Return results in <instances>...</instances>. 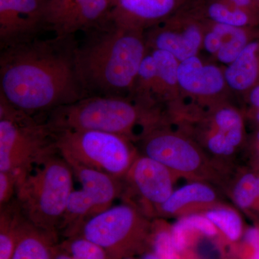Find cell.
<instances>
[{
	"instance_id": "obj_14",
	"label": "cell",
	"mask_w": 259,
	"mask_h": 259,
	"mask_svg": "<svg viewBox=\"0 0 259 259\" xmlns=\"http://www.w3.org/2000/svg\"><path fill=\"white\" fill-rule=\"evenodd\" d=\"M69 164L81 184L83 195L93 206L95 216L111 207L121 192L120 179L77 163Z\"/></svg>"
},
{
	"instance_id": "obj_15",
	"label": "cell",
	"mask_w": 259,
	"mask_h": 259,
	"mask_svg": "<svg viewBox=\"0 0 259 259\" xmlns=\"http://www.w3.org/2000/svg\"><path fill=\"white\" fill-rule=\"evenodd\" d=\"M224 72L227 86L246 94L259 83V36L252 40Z\"/></svg>"
},
{
	"instance_id": "obj_29",
	"label": "cell",
	"mask_w": 259,
	"mask_h": 259,
	"mask_svg": "<svg viewBox=\"0 0 259 259\" xmlns=\"http://www.w3.org/2000/svg\"><path fill=\"white\" fill-rule=\"evenodd\" d=\"M180 221L188 231L193 229L197 230L208 236H213L216 234V228L214 224L204 216L192 214L182 218Z\"/></svg>"
},
{
	"instance_id": "obj_12",
	"label": "cell",
	"mask_w": 259,
	"mask_h": 259,
	"mask_svg": "<svg viewBox=\"0 0 259 259\" xmlns=\"http://www.w3.org/2000/svg\"><path fill=\"white\" fill-rule=\"evenodd\" d=\"M148 202L161 205L171 195L169 169L148 156L135 159L125 176Z\"/></svg>"
},
{
	"instance_id": "obj_42",
	"label": "cell",
	"mask_w": 259,
	"mask_h": 259,
	"mask_svg": "<svg viewBox=\"0 0 259 259\" xmlns=\"http://www.w3.org/2000/svg\"><path fill=\"white\" fill-rule=\"evenodd\" d=\"M123 259H131V258H123Z\"/></svg>"
},
{
	"instance_id": "obj_33",
	"label": "cell",
	"mask_w": 259,
	"mask_h": 259,
	"mask_svg": "<svg viewBox=\"0 0 259 259\" xmlns=\"http://www.w3.org/2000/svg\"><path fill=\"white\" fill-rule=\"evenodd\" d=\"M245 241L253 248V254L251 259H259V229L252 228L245 233Z\"/></svg>"
},
{
	"instance_id": "obj_22",
	"label": "cell",
	"mask_w": 259,
	"mask_h": 259,
	"mask_svg": "<svg viewBox=\"0 0 259 259\" xmlns=\"http://www.w3.org/2000/svg\"><path fill=\"white\" fill-rule=\"evenodd\" d=\"M215 199V194L207 186L199 183L184 186L172 192L164 203L160 205L164 213L173 214L187 204L207 203Z\"/></svg>"
},
{
	"instance_id": "obj_32",
	"label": "cell",
	"mask_w": 259,
	"mask_h": 259,
	"mask_svg": "<svg viewBox=\"0 0 259 259\" xmlns=\"http://www.w3.org/2000/svg\"><path fill=\"white\" fill-rule=\"evenodd\" d=\"M184 225L180 221H177L171 230V237L172 243L177 251H182L187 245V233Z\"/></svg>"
},
{
	"instance_id": "obj_3",
	"label": "cell",
	"mask_w": 259,
	"mask_h": 259,
	"mask_svg": "<svg viewBox=\"0 0 259 259\" xmlns=\"http://www.w3.org/2000/svg\"><path fill=\"white\" fill-rule=\"evenodd\" d=\"M153 108L129 97L91 96L49 112L46 124L53 133L96 131L120 135L130 139L139 122L145 129L156 123Z\"/></svg>"
},
{
	"instance_id": "obj_19",
	"label": "cell",
	"mask_w": 259,
	"mask_h": 259,
	"mask_svg": "<svg viewBox=\"0 0 259 259\" xmlns=\"http://www.w3.org/2000/svg\"><path fill=\"white\" fill-rule=\"evenodd\" d=\"M150 53L156 63L158 100H169L180 90L177 74L180 62L166 51L150 49Z\"/></svg>"
},
{
	"instance_id": "obj_4",
	"label": "cell",
	"mask_w": 259,
	"mask_h": 259,
	"mask_svg": "<svg viewBox=\"0 0 259 259\" xmlns=\"http://www.w3.org/2000/svg\"><path fill=\"white\" fill-rule=\"evenodd\" d=\"M74 172L59 153L37 165L17 185L15 200L28 221L57 232L74 187Z\"/></svg>"
},
{
	"instance_id": "obj_39",
	"label": "cell",
	"mask_w": 259,
	"mask_h": 259,
	"mask_svg": "<svg viewBox=\"0 0 259 259\" xmlns=\"http://www.w3.org/2000/svg\"><path fill=\"white\" fill-rule=\"evenodd\" d=\"M257 140H258L259 143V132L258 133V134H257Z\"/></svg>"
},
{
	"instance_id": "obj_36",
	"label": "cell",
	"mask_w": 259,
	"mask_h": 259,
	"mask_svg": "<svg viewBox=\"0 0 259 259\" xmlns=\"http://www.w3.org/2000/svg\"><path fill=\"white\" fill-rule=\"evenodd\" d=\"M54 259H75L69 252L63 249L60 245H56L54 250Z\"/></svg>"
},
{
	"instance_id": "obj_10",
	"label": "cell",
	"mask_w": 259,
	"mask_h": 259,
	"mask_svg": "<svg viewBox=\"0 0 259 259\" xmlns=\"http://www.w3.org/2000/svg\"><path fill=\"white\" fill-rule=\"evenodd\" d=\"M204 32L196 23H185L177 26L166 23L163 26L151 27L144 35L148 49L166 51L181 62L197 56L202 47Z\"/></svg>"
},
{
	"instance_id": "obj_35",
	"label": "cell",
	"mask_w": 259,
	"mask_h": 259,
	"mask_svg": "<svg viewBox=\"0 0 259 259\" xmlns=\"http://www.w3.org/2000/svg\"><path fill=\"white\" fill-rule=\"evenodd\" d=\"M246 98L248 103L253 110L259 108V83L250 89L246 94Z\"/></svg>"
},
{
	"instance_id": "obj_26",
	"label": "cell",
	"mask_w": 259,
	"mask_h": 259,
	"mask_svg": "<svg viewBox=\"0 0 259 259\" xmlns=\"http://www.w3.org/2000/svg\"><path fill=\"white\" fill-rule=\"evenodd\" d=\"M83 0H48L45 11V28L56 30L59 28L65 19Z\"/></svg>"
},
{
	"instance_id": "obj_20",
	"label": "cell",
	"mask_w": 259,
	"mask_h": 259,
	"mask_svg": "<svg viewBox=\"0 0 259 259\" xmlns=\"http://www.w3.org/2000/svg\"><path fill=\"white\" fill-rule=\"evenodd\" d=\"M222 31V45L215 54L218 62L228 66L239 56L252 40L259 36V30L219 24Z\"/></svg>"
},
{
	"instance_id": "obj_37",
	"label": "cell",
	"mask_w": 259,
	"mask_h": 259,
	"mask_svg": "<svg viewBox=\"0 0 259 259\" xmlns=\"http://www.w3.org/2000/svg\"><path fill=\"white\" fill-rule=\"evenodd\" d=\"M253 112H254L255 120H256L257 122L259 124V108L254 109Z\"/></svg>"
},
{
	"instance_id": "obj_13",
	"label": "cell",
	"mask_w": 259,
	"mask_h": 259,
	"mask_svg": "<svg viewBox=\"0 0 259 259\" xmlns=\"http://www.w3.org/2000/svg\"><path fill=\"white\" fill-rule=\"evenodd\" d=\"M177 77L180 90L195 97H216L227 86L222 70L216 65L204 64L198 56L181 61Z\"/></svg>"
},
{
	"instance_id": "obj_41",
	"label": "cell",
	"mask_w": 259,
	"mask_h": 259,
	"mask_svg": "<svg viewBox=\"0 0 259 259\" xmlns=\"http://www.w3.org/2000/svg\"><path fill=\"white\" fill-rule=\"evenodd\" d=\"M255 1L258 2V3H259V0H255Z\"/></svg>"
},
{
	"instance_id": "obj_23",
	"label": "cell",
	"mask_w": 259,
	"mask_h": 259,
	"mask_svg": "<svg viewBox=\"0 0 259 259\" xmlns=\"http://www.w3.org/2000/svg\"><path fill=\"white\" fill-rule=\"evenodd\" d=\"M214 120L219 132L222 133L236 147L243 139V121L239 112L231 107H223L214 115Z\"/></svg>"
},
{
	"instance_id": "obj_2",
	"label": "cell",
	"mask_w": 259,
	"mask_h": 259,
	"mask_svg": "<svg viewBox=\"0 0 259 259\" xmlns=\"http://www.w3.org/2000/svg\"><path fill=\"white\" fill-rule=\"evenodd\" d=\"M87 32L84 40L78 42L76 61L88 97L130 95L147 54L144 31L107 20Z\"/></svg>"
},
{
	"instance_id": "obj_40",
	"label": "cell",
	"mask_w": 259,
	"mask_h": 259,
	"mask_svg": "<svg viewBox=\"0 0 259 259\" xmlns=\"http://www.w3.org/2000/svg\"><path fill=\"white\" fill-rule=\"evenodd\" d=\"M258 195H259V179H258Z\"/></svg>"
},
{
	"instance_id": "obj_11",
	"label": "cell",
	"mask_w": 259,
	"mask_h": 259,
	"mask_svg": "<svg viewBox=\"0 0 259 259\" xmlns=\"http://www.w3.org/2000/svg\"><path fill=\"white\" fill-rule=\"evenodd\" d=\"M177 0H117L108 20L121 28L144 31L171 14Z\"/></svg>"
},
{
	"instance_id": "obj_38",
	"label": "cell",
	"mask_w": 259,
	"mask_h": 259,
	"mask_svg": "<svg viewBox=\"0 0 259 259\" xmlns=\"http://www.w3.org/2000/svg\"><path fill=\"white\" fill-rule=\"evenodd\" d=\"M144 259H158L155 254H147L144 257Z\"/></svg>"
},
{
	"instance_id": "obj_21",
	"label": "cell",
	"mask_w": 259,
	"mask_h": 259,
	"mask_svg": "<svg viewBox=\"0 0 259 259\" xmlns=\"http://www.w3.org/2000/svg\"><path fill=\"white\" fill-rule=\"evenodd\" d=\"M207 15L213 23L236 28H254L259 24V14L219 2L209 5Z\"/></svg>"
},
{
	"instance_id": "obj_9",
	"label": "cell",
	"mask_w": 259,
	"mask_h": 259,
	"mask_svg": "<svg viewBox=\"0 0 259 259\" xmlns=\"http://www.w3.org/2000/svg\"><path fill=\"white\" fill-rule=\"evenodd\" d=\"M154 126L144 133L145 156L175 171L192 172L198 168L200 155L193 145L176 135L155 129Z\"/></svg>"
},
{
	"instance_id": "obj_8",
	"label": "cell",
	"mask_w": 259,
	"mask_h": 259,
	"mask_svg": "<svg viewBox=\"0 0 259 259\" xmlns=\"http://www.w3.org/2000/svg\"><path fill=\"white\" fill-rule=\"evenodd\" d=\"M48 0H0L1 49L37 37L45 28Z\"/></svg>"
},
{
	"instance_id": "obj_30",
	"label": "cell",
	"mask_w": 259,
	"mask_h": 259,
	"mask_svg": "<svg viewBox=\"0 0 259 259\" xmlns=\"http://www.w3.org/2000/svg\"><path fill=\"white\" fill-rule=\"evenodd\" d=\"M16 190V178L8 172L0 171V207H4L15 198Z\"/></svg>"
},
{
	"instance_id": "obj_17",
	"label": "cell",
	"mask_w": 259,
	"mask_h": 259,
	"mask_svg": "<svg viewBox=\"0 0 259 259\" xmlns=\"http://www.w3.org/2000/svg\"><path fill=\"white\" fill-rule=\"evenodd\" d=\"M56 233L33 226L28 220L12 259H54Z\"/></svg>"
},
{
	"instance_id": "obj_34",
	"label": "cell",
	"mask_w": 259,
	"mask_h": 259,
	"mask_svg": "<svg viewBox=\"0 0 259 259\" xmlns=\"http://www.w3.org/2000/svg\"><path fill=\"white\" fill-rule=\"evenodd\" d=\"M232 5L259 14V3L255 0H229Z\"/></svg>"
},
{
	"instance_id": "obj_7",
	"label": "cell",
	"mask_w": 259,
	"mask_h": 259,
	"mask_svg": "<svg viewBox=\"0 0 259 259\" xmlns=\"http://www.w3.org/2000/svg\"><path fill=\"white\" fill-rule=\"evenodd\" d=\"M146 228V221L137 210L122 204L90 218L75 236L84 237L100 245L110 259H123L141 239Z\"/></svg>"
},
{
	"instance_id": "obj_1",
	"label": "cell",
	"mask_w": 259,
	"mask_h": 259,
	"mask_svg": "<svg viewBox=\"0 0 259 259\" xmlns=\"http://www.w3.org/2000/svg\"><path fill=\"white\" fill-rule=\"evenodd\" d=\"M74 35L38 37L2 49L0 95L28 115L88 97L78 73Z\"/></svg>"
},
{
	"instance_id": "obj_16",
	"label": "cell",
	"mask_w": 259,
	"mask_h": 259,
	"mask_svg": "<svg viewBox=\"0 0 259 259\" xmlns=\"http://www.w3.org/2000/svg\"><path fill=\"white\" fill-rule=\"evenodd\" d=\"M112 8L110 0H83L56 30V35H74L79 30L88 32L108 20Z\"/></svg>"
},
{
	"instance_id": "obj_5",
	"label": "cell",
	"mask_w": 259,
	"mask_h": 259,
	"mask_svg": "<svg viewBox=\"0 0 259 259\" xmlns=\"http://www.w3.org/2000/svg\"><path fill=\"white\" fill-rule=\"evenodd\" d=\"M56 153L55 137L46 122L18 110L0 95V171L12 174L18 185Z\"/></svg>"
},
{
	"instance_id": "obj_18",
	"label": "cell",
	"mask_w": 259,
	"mask_h": 259,
	"mask_svg": "<svg viewBox=\"0 0 259 259\" xmlns=\"http://www.w3.org/2000/svg\"><path fill=\"white\" fill-rule=\"evenodd\" d=\"M27 219L16 200L1 207L0 259H12Z\"/></svg>"
},
{
	"instance_id": "obj_27",
	"label": "cell",
	"mask_w": 259,
	"mask_h": 259,
	"mask_svg": "<svg viewBox=\"0 0 259 259\" xmlns=\"http://www.w3.org/2000/svg\"><path fill=\"white\" fill-rule=\"evenodd\" d=\"M258 195V179L251 174L242 177L235 187V202L241 208L249 207Z\"/></svg>"
},
{
	"instance_id": "obj_25",
	"label": "cell",
	"mask_w": 259,
	"mask_h": 259,
	"mask_svg": "<svg viewBox=\"0 0 259 259\" xmlns=\"http://www.w3.org/2000/svg\"><path fill=\"white\" fill-rule=\"evenodd\" d=\"M206 217L231 241H236L241 236V220L235 211L226 208L212 209L206 213Z\"/></svg>"
},
{
	"instance_id": "obj_24",
	"label": "cell",
	"mask_w": 259,
	"mask_h": 259,
	"mask_svg": "<svg viewBox=\"0 0 259 259\" xmlns=\"http://www.w3.org/2000/svg\"><path fill=\"white\" fill-rule=\"evenodd\" d=\"M60 246L75 259H110L100 245L79 235L70 237Z\"/></svg>"
},
{
	"instance_id": "obj_28",
	"label": "cell",
	"mask_w": 259,
	"mask_h": 259,
	"mask_svg": "<svg viewBox=\"0 0 259 259\" xmlns=\"http://www.w3.org/2000/svg\"><path fill=\"white\" fill-rule=\"evenodd\" d=\"M154 254L158 259H178L175 246L172 243L171 233L160 231L153 240Z\"/></svg>"
},
{
	"instance_id": "obj_43",
	"label": "cell",
	"mask_w": 259,
	"mask_h": 259,
	"mask_svg": "<svg viewBox=\"0 0 259 259\" xmlns=\"http://www.w3.org/2000/svg\"><path fill=\"white\" fill-rule=\"evenodd\" d=\"M143 259H144V258H143Z\"/></svg>"
},
{
	"instance_id": "obj_6",
	"label": "cell",
	"mask_w": 259,
	"mask_h": 259,
	"mask_svg": "<svg viewBox=\"0 0 259 259\" xmlns=\"http://www.w3.org/2000/svg\"><path fill=\"white\" fill-rule=\"evenodd\" d=\"M58 153L69 163H77L120 179L136 157L129 139L96 131L54 133Z\"/></svg>"
},
{
	"instance_id": "obj_31",
	"label": "cell",
	"mask_w": 259,
	"mask_h": 259,
	"mask_svg": "<svg viewBox=\"0 0 259 259\" xmlns=\"http://www.w3.org/2000/svg\"><path fill=\"white\" fill-rule=\"evenodd\" d=\"M207 146L213 153L222 156H229L234 152L236 148L231 144L228 138L219 131L209 138Z\"/></svg>"
}]
</instances>
